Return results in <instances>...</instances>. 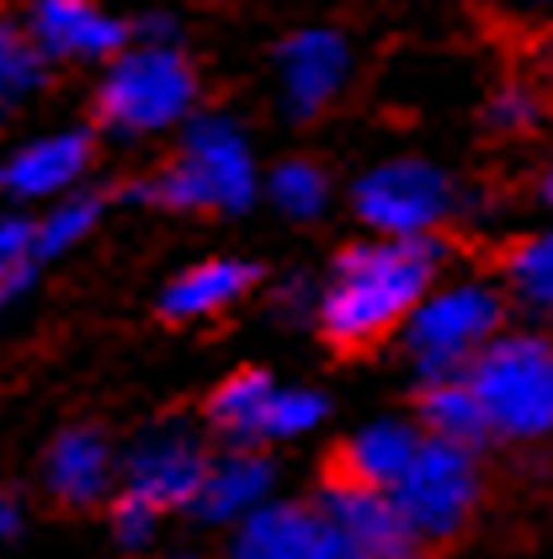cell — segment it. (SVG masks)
<instances>
[{
    "label": "cell",
    "mask_w": 553,
    "mask_h": 559,
    "mask_svg": "<svg viewBox=\"0 0 553 559\" xmlns=\"http://www.w3.org/2000/svg\"><path fill=\"white\" fill-rule=\"evenodd\" d=\"M442 266V240H362L346 246L325 283L314 325L340 352H362L383 342L388 331L410 325V314L425 304Z\"/></svg>",
    "instance_id": "1"
},
{
    "label": "cell",
    "mask_w": 553,
    "mask_h": 559,
    "mask_svg": "<svg viewBox=\"0 0 553 559\" xmlns=\"http://www.w3.org/2000/svg\"><path fill=\"white\" fill-rule=\"evenodd\" d=\"M133 198L176 214H245L255 198V155L245 129L229 112H197L181 129V150Z\"/></svg>",
    "instance_id": "2"
},
{
    "label": "cell",
    "mask_w": 553,
    "mask_h": 559,
    "mask_svg": "<svg viewBox=\"0 0 553 559\" xmlns=\"http://www.w3.org/2000/svg\"><path fill=\"white\" fill-rule=\"evenodd\" d=\"M197 118V70L176 44H133L96 81V123L118 139L187 129Z\"/></svg>",
    "instance_id": "3"
},
{
    "label": "cell",
    "mask_w": 553,
    "mask_h": 559,
    "mask_svg": "<svg viewBox=\"0 0 553 559\" xmlns=\"http://www.w3.org/2000/svg\"><path fill=\"white\" fill-rule=\"evenodd\" d=\"M490 442H538L553 431V342L538 331H506L464 373Z\"/></svg>",
    "instance_id": "4"
},
{
    "label": "cell",
    "mask_w": 553,
    "mask_h": 559,
    "mask_svg": "<svg viewBox=\"0 0 553 559\" xmlns=\"http://www.w3.org/2000/svg\"><path fill=\"white\" fill-rule=\"evenodd\" d=\"M506 325V299L490 283H453V288H431L425 304L405 325V352L421 373V384L442 379H464L473 357Z\"/></svg>",
    "instance_id": "5"
},
{
    "label": "cell",
    "mask_w": 553,
    "mask_h": 559,
    "mask_svg": "<svg viewBox=\"0 0 553 559\" xmlns=\"http://www.w3.org/2000/svg\"><path fill=\"white\" fill-rule=\"evenodd\" d=\"M357 218L383 240H436L442 224L468 209V192L431 160H383L351 187Z\"/></svg>",
    "instance_id": "6"
},
{
    "label": "cell",
    "mask_w": 553,
    "mask_h": 559,
    "mask_svg": "<svg viewBox=\"0 0 553 559\" xmlns=\"http://www.w3.org/2000/svg\"><path fill=\"white\" fill-rule=\"evenodd\" d=\"M394 507L405 522L421 533L425 544H453L464 533V522L479 507V453L458 442H436L425 437L410 474L394 485Z\"/></svg>",
    "instance_id": "7"
},
{
    "label": "cell",
    "mask_w": 553,
    "mask_h": 559,
    "mask_svg": "<svg viewBox=\"0 0 553 559\" xmlns=\"http://www.w3.org/2000/svg\"><path fill=\"white\" fill-rule=\"evenodd\" d=\"M213 453L203 448V437L187 427H149L144 437H133L123 453V490L144 496L160 512H192L203 479H208Z\"/></svg>",
    "instance_id": "8"
},
{
    "label": "cell",
    "mask_w": 553,
    "mask_h": 559,
    "mask_svg": "<svg viewBox=\"0 0 553 559\" xmlns=\"http://www.w3.org/2000/svg\"><path fill=\"white\" fill-rule=\"evenodd\" d=\"M314 507L330 516V527L357 549V559H431V544L405 522L388 490H368L340 474H325Z\"/></svg>",
    "instance_id": "9"
},
{
    "label": "cell",
    "mask_w": 553,
    "mask_h": 559,
    "mask_svg": "<svg viewBox=\"0 0 553 559\" xmlns=\"http://www.w3.org/2000/svg\"><path fill=\"white\" fill-rule=\"evenodd\" d=\"M43 496L70 507V512H91V507H112V496L123 490V453L112 448V437L101 427H64L48 437L43 448Z\"/></svg>",
    "instance_id": "10"
},
{
    "label": "cell",
    "mask_w": 553,
    "mask_h": 559,
    "mask_svg": "<svg viewBox=\"0 0 553 559\" xmlns=\"http://www.w3.org/2000/svg\"><path fill=\"white\" fill-rule=\"evenodd\" d=\"M96 139L91 129H53L38 139H22L0 160V198L16 203H64L81 192V176L91 171Z\"/></svg>",
    "instance_id": "11"
},
{
    "label": "cell",
    "mask_w": 553,
    "mask_h": 559,
    "mask_svg": "<svg viewBox=\"0 0 553 559\" xmlns=\"http://www.w3.org/2000/svg\"><path fill=\"white\" fill-rule=\"evenodd\" d=\"M22 22L48 53V64H101L107 70L118 53L133 48V22L107 16L101 5H85V0H38Z\"/></svg>",
    "instance_id": "12"
},
{
    "label": "cell",
    "mask_w": 553,
    "mask_h": 559,
    "mask_svg": "<svg viewBox=\"0 0 553 559\" xmlns=\"http://www.w3.org/2000/svg\"><path fill=\"white\" fill-rule=\"evenodd\" d=\"M229 559H357L314 501H272L240 522Z\"/></svg>",
    "instance_id": "13"
},
{
    "label": "cell",
    "mask_w": 553,
    "mask_h": 559,
    "mask_svg": "<svg viewBox=\"0 0 553 559\" xmlns=\"http://www.w3.org/2000/svg\"><path fill=\"white\" fill-rule=\"evenodd\" d=\"M351 75V48L336 27H298L277 44V81L282 107L293 118H320Z\"/></svg>",
    "instance_id": "14"
},
{
    "label": "cell",
    "mask_w": 553,
    "mask_h": 559,
    "mask_svg": "<svg viewBox=\"0 0 553 559\" xmlns=\"http://www.w3.org/2000/svg\"><path fill=\"white\" fill-rule=\"evenodd\" d=\"M272 485H277V464L255 448H229L208 464V479L192 501V516L208 527H240L251 522L261 507H272Z\"/></svg>",
    "instance_id": "15"
},
{
    "label": "cell",
    "mask_w": 553,
    "mask_h": 559,
    "mask_svg": "<svg viewBox=\"0 0 553 559\" xmlns=\"http://www.w3.org/2000/svg\"><path fill=\"white\" fill-rule=\"evenodd\" d=\"M421 442H425V431L416 427V421H394V416H388V421H368L357 437H346L336 448L330 474L394 496V485H399V479L410 474V464H416Z\"/></svg>",
    "instance_id": "16"
},
{
    "label": "cell",
    "mask_w": 553,
    "mask_h": 559,
    "mask_svg": "<svg viewBox=\"0 0 553 559\" xmlns=\"http://www.w3.org/2000/svg\"><path fill=\"white\" fill-rule=\"evenodd\" d=\"M255 283H261V266L245 257L197 261V266L176 272L160 288V314L166 320H208L218 309H229L235 299H245Z\"/></svg>",
    "instance_id": "17"
},
{
    "label": "cell",
    "mask_w": 553,
    "mask_h": 559,
    "mask_svg": "<svg viewBox=\"0 0 553 559\" xmlns=\"http://www.w3.org/2000/svg\"><path fill=\"white\" fill-rule=\"evenodd\" d=\"M272 400H277L272 373L240 368V373H229V379L208 394L203 421H208V431L218 442H229V448H261V442H266V411H272Z\"/></svg>",
    "instance_id": "18"
},
{
    "label": "cell",
    "mask_w": 553,
    "mask_h": 559,
    "mask_svg": "<svg viewBox=\"0 0 553 559\" xmlns=\"http://www.w3.org/2000/svg\"><path fill=\"white\" fill-rule=\"evenodd\" d=\"M421 431L436 442H458V448H484L490 427H484V411L473 400L468 379H442V384H421Z\"/></svg>",
    "instance_id": "19"
},
{
    "label": "cell",
    "mask_w": 553,
    "mask_h": 559,
    "mask_svg": "<svg viewBox=\"0 0 553 559\" xmlns=\"http://www.w3.org/2000/svg\"><path fill=\"white\" fill-rule=\"evenodd\" d=\"M101 214H107V198L101 192H75L64 203H48V214L33 218V261L48 266V261H59L64 251H75L81 240H91V229L101 224Z\"/></svg>",
    "instance_id": "20"
},
{
    "label": "cell",
    "mask_w": 553,
    "mask_h": 559,
    "mask_svg": "<svg viewBox=\"0 0 553 559\" xmlns=\"http://www.w3.org/2000/svg\"><path fill=\"white\" fill-rule=\"evenodd\" d=\"M48 75H53V64L38 48V38L27 33V22L0 16V91L11 102H27V96H38L48 86Z\"/></svg>",
    "instance_id": "21"
},
{
    "label": "cell",
    "mask_w": 553,
    "mask_h": 559,
    "mask_svg": "<svg viewBox=\"0 0 553 559\" xmlns=\"http://www.w3.org/2000/svg\"><path fill=\"white\" fill-rule=\"evenodd\" d=\"M506 283L521 304H532V309L553 314V229L510 246L506 251Z\"/></svg>",
    "instance_id": "22"
},
{
    "label": "cell",
    "mask_w": 553,
    "mask_h": 559,
    "mask_svg": "<svg viewBox=\"0 0 553 559\" xmlns=\"http://www.w3.org/2000/svg\"><path fill=\"white\" fill-rule=\"evenodd\" d=\"M266 192H272V203L282 209L288 218H320L330 209V176L320 171L314 160H282L272 181H266Z\"/></svg>",
    "instance_id": "23"
},
{
    "label": "cell",
    "mask_w": 553,
    "mask_h": 559,
    "mask_svg": "<svg viewBox=\"0 0 553 559\" xmlns=\"http://www.w3.org/2000/svg\"><path fill=\"white\" fill-rule=\"evenodd\" d=\"M43 266L33 261V218L27 214H0V304L33 288Z\"/></svg>",
    "instance_id": "24"
},
{
    "label": "cell",
    "mask_w": 553,
    "mask_h": 559,
    "mask_svg": "<svg viewBox=\"0 0 553 559\" xmlns=\"http://www.w3.org/2000/svg\"><path fill=\"white\" fill-rule=\"evenodd\" d=\"M330 400L320 389H277L272 411H266V442H288V437H303L325 421Z\"/></svg>",
    "instance_id": "25"
},
{
    "label": "cell",
    "mask_w": 553,
    "mask_h": 559,
    "mask_svg": "<svg viewBox=\"0 0 553 559\" xmlns=\"http://www.w3.org/2000/svg\"><path fill=\"white\" fill-rule=\"evenodd\" d=\"M160 522H166L160 507H149L144 496H128V490H118L112 507H107V527H112V538L123 549H149L160 538Z\"/></svg>",
    "instance_id": "26"
},
{
    "label": "cell",
    "mask_w": 553,
    "mask_h": 559,
    "mask_svg": "<svg viewBox=\"0 0 553 559\" xmlns=\"http://www.w3.org/2000/svg\"><path fill=\"white\" fill-rule=\"evenodd\" d=\"M538 118H543V102H538V91L527 86H501L484 102V123L495 133H527L538 129Z\"/></svg>",
    "instance_id": "27"
},
{
    "label": "cell",
    "mask_w": 553,
    "mask_h": 559,
    "mask_svg": "<svg viewBox=\"0 0 553 559\" xmlns=\"http://www.w3.org/2000/svg\"><path fill=\"white\" fill-rule=\"evenodd\" d=\"M22 527H27V512H22V501L0 485V544H16L22 538Z\"/></svg>",
    "instance_id": "28"
},
{
    "label": "cell",
    "mask_w": 553,
    "mask_h": 559,
    "mask_svg": "<svg viewBox=\"0 0 553 559\" xmlns=\"http://www.w3.org/2000/svg\"><path fill=\"white\" fill-rule=\"evenodd\" d=\"M538 203H543V209H553V166L538 176Z\"/></svg>",
    "instance_id": "29"
},
{
    "label": "cell",
    "mask_w": 553,
    "mask_h": 559,
    "mask_svg": "<svg viewBox=\"0 0 553 559\" xmlns=\"http://www.w3.org/2000/svg\"><path fill=\"white\" fill-rule=\"evenodd\" d=\"M16 107H22V102H11V96L0 91V123H11V112H16Z\"/></svg>",
    "instance_id": "30"
},
{
    "label": "cell",
    "mask_w": 553,
    "mask_h": 559,
    "mask_svg": "<svg viewBox=\"0 0 553 559\" xmlns=\"http://www.w3.org/2000/svg\"><path fill=\"white\" fill-rule=\"evenodd\" d=\"M170 559H197V555H170Z\"/></svg>",
    "instance_id": "31"
}]
</instances>
